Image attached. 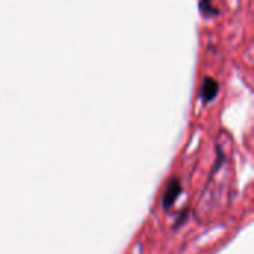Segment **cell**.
Here are the masks:
<instances>
[{"mask_svg": "<svg viewBox=\"0 0 254 254\" xmlns=\"http://www.w3.org/2000/svg\"><path fill=\"white\" fill-rule=\"evenodd\" d=\"M180 193H182V183H180V180L179 179L170 180V183H168V186H167V189L164 192V196H162V205H164V208L168 210L177 201V198L180 196Z\"/></svg>", "mask_w": 254, "mask_h": 254, "instance_id": "cell-1", "label": "cell"}, {"mask_svg": "<svg viewBox=\"0 0 254 254\" xmlns=\"http://www.w3.org/2000/svg\"><path fill=\"white\" fill-rule=\"evenodd\" d=\"M217 91H219L217 82L214 79H205V82L202 85V97H204V100H207V101L213 100L216 97Z\"/></svg>", "mask_w": 254, "mask_h": 254, "instance_id": "cell-2", "label": "cell"}]
</instances>
